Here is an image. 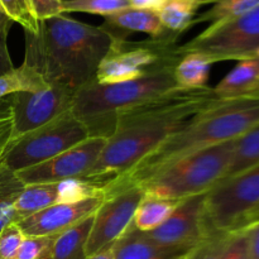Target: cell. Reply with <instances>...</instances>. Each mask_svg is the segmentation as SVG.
I'll return each mask as SVG.
<instances>
[{"label":"cell","instance_id":"obj_25","mask_svg":"<svg viewBox=\"0 0 259 259\" xmlns=\"http://www.w3.org/2000/svg\"><path fill=\"white\" fill-rule=\"evenodd\" d=\"M257 8H259V0H219L214 3L211 9L195 18L192 20V25L204 22H210L211 24L225 22L242 17Z\"/></svg>","mask_w":259,"mask_h":259},{"label":"cell","instance_id":"obj_33","mask_svg":"<svg viewBox=\"0 0 259 259\" xmlns=\"http://www.w3.org/2000/svg\"><path fill=\"white\" fill-rule=\"evenodd\" d=\"M39 22L63 14V0H29Z\"/></svg>","mask_w":259,"mask_h":259},{"label":"cell","instance_id":"obj_12","mask_svg":"<svg viewBox=\"0 0 259 259\" xmlns=\"http://www.w3.org/2000/svg\"><path fill=\"white\" fill-rule=\"evenodd\" d=\"M106 141L104 137H90L53 158L14 175L23 186L86 177L100 157Z\"/></svg>","mask_w":259,"mask_h":259},{"label":"cell","instance_id":"obj_21","mask_svg":"<svg viewBox=\"0 0 259 259\" xmlns=\"http://www.w3.org/2000/svg\"><path fill=\"white\" fill-rule=\"evenodd\" d=\"M212 65V61L206 56L200 53H187L182 56L175 67V80L180 88H204L207 86L210 68Z\"/></svg>","mask_w":259,"mask_h":259},{"label":"cell","instance_id":"obj_4","mask_svg":"<svg viewBox=\"0 0 259 259\" xmlns=\"http://www.w3.org/2000/svg\"><path fill=\"white\" fill-rule=\"evenodd\" d=\"M176 66H166L125 82L101 85L91 81L76 91L71 111L85 124L91 137L108 139L113 134L119 111L180 88L174 75Z\"/></svg>","mask_w":259,"mask_h":259},{"label":"cell","instance_id":"obj_11","mask_svg":"<svg viewBox=\"0 0 259 259\" xmlns=\"http://www.w3.org/2000/svg\"><path fill=\"white\" fill-rule=\"evenodd\" d=\"M75 90L61 83L38 91H23L10 95L13 109V139L45 125L71 110Z\"/></svg>","mask_w":259,"mask_h":259},{"label":"cell","instance_id":"obj_1","mask_svg":"<svg viewBox=\"0 0 259 259\" xmlns=\"http://www.w3.org/2000/svg\"><path fill=\"white\" fill-rule=\"evenodd\" d=\"M218 99L209 86L177 88L119 111L113 134L86 177L113 182Z\"/></svg>","mask_w":259,"mask_h":259},{"label":"cell","instance_id":"obj_39","mask_svg":"<svg viewBox=\"0 0 259 259\" xmlns=\"http://www.w3.org/2000/svg\"><path fill=\"white\" fill-rule=\"evenodd\" d=\"M8 23H13V22L9 19V18L7 17V15L4 14V12H3V10L0 9V27H3V25L8 24Z\"/></svg>","mask_w":259,"mask_h":259},{"label":"cell","instance_id":"obj_9","mask_svg":"<svg viewBox=\"0 0 259 259\" xmlns=\"http://www.w3.org/2000/svg\"><path fill=\"white\" fill-rule=\"evenodd\" d=\"M258 202L259 164L218 182L204 201V224L209 235L232 232L238 220Z\"/></svg>","mask_w":259,"mask_h":259},{"label":"cell","instance_id":"obj_3","mask_svg":"<svg viewBox=\"0 0 259 259\" xmlns=\"http://www.w3.org/2000/svg\"><path fill=\"white\" fill-rule=\"evenodd\" d=\"M259 124L258 99H218L192 116L106 190L139 185L171 164L217 144L234 141Z\"/></svg>","mask_w":259,"mask_h":259},{"label":"cell","instance_id":"obj_28","mask_svg":"<svg viewBox=\"0 0 259 259\" xmlns=\"http://www.w3.org/2000/svg\"><path fill=\"white\" fill-rule=\"evenodd\" d=\"M57 235L25 237L13 259H45L51 257L53 243Z\"/></svg>","mask_w":259,"mask_h":259},{"label":"cell","instance_id":"obj_10","mask_svg":"<svg viewBox=\"0 0 259 259\" xmlns=\"http://www.w3.org/2000/svg\"><path fill=\"white\" fill-rule=\"evenodd\" d=\"M144 195V190L138 185L106 190L105 199L94 215L85 248L86 257L110 247L124 234Z\"/></svg>","mask_w":259,"mask_h":259},{"label":"cell","instance_id":"obj_26","mask_svg":"<svg viewBox=\"0 0 259 259\" xmlns=\"http://www.w3.org/2000/svg\"><path fill=\"white\" fill-rule=\"evenodd\" d=\"M0 9L12 20L24 28V32L35 34L40 22L37 19L29 0H0Z\"/></svg>","mask_w":259,"mask_h":259},{"label":"cell","instance_id":"obj_23","mask_svg":"<svg viewBox=\"0 0 259 259\" xmlns=\"http://www.w3.org/2000/svg\"><path fill=\"white\" fill-rule=\"evenodd\" d=\"M180 201L144 195L133 218V224L141 232H151L166 222Z\"/></svg>","mask_w":259,"mask_h":259},{"label":"cell","instance_id":"obj_15","mask_svg":"<svg viewBox=\"0 0 259 259\" xmlns=\"http://www.w3.org/2000/svg\"><path fill=\"white\" fill-rule=\"evenodd\" d=\"M105 194L72 202H61L18 222L25 237L58 235L93 215L105 199Z\"/></svg>","mask_w":259,"mask_h":259},{"label":"cell","instance_id":"obj_22","mask_svg":"<svg viewBox=\"0 0 259 259\" xmlns=\"http://www.w3.org/2000/svg\"><path fill=\"white\" fill-rule=\"evenodd\" d=\"M200 7L196 0H164L156 12L163 27L168 32L180 35L191 27Z\"/></svg>","mask_w":259,"mask_h":259},{"label":"cell","instance_id":"obj_30","mask_svg":"<svg viewBox=\"0 0 259 259\" xmlns=\"http://www.w3.org/2000/svg\"><path fill=\"white\" fill-rule=\"evenodd\" d=\"M25 235L17 223L7 225L0 232V259H13Z\"/></svg>","mask_w":259,"mask_h":259},{"label":"cell","instance_id":"obj_41","mask_svg":"<svg viewBox=\"0 0 259 259\" xmlns=\"http://www.w3.org/2000/svg\"><path fill=\"white\" fill-rule=\"evenodd\" d=\"M191 252H192V250H190L189 253H186V254L182 255V257H180V258H177V259H191Z\"/></svg>","mask_w":259,"mask_h":259},{"label":"cell","instance_id":"obj_2","mask_svg":"<svg viewBox=\"0 0 259 259\" xmlns=\"http://www.w3.org/2000/svg\"><path fill=\"white\" fill-rule=\"evenodd\" d=\"M116 38L104 25L94 27L61 14L40 22L35 34L25 32L24 62L48 83L77 91L95 80L96 71Z\"/></svg>","mask_w":259,"mask_h":259},{"label":"cell","instance_id":"obj_20","mask_svg":"<svg viewBox=\"0 0 259 259\" xmlns=\"http://www.w3.org/2000/svg\"><path fill=\"white\" fill-rule=\"evenodd\" d=\"M48 86L50 83L39 71L23 62L19 67H14L10 72L0 76V99L23 91L43 90Z\"/></svg>","mask_w":259,"mask_h":259},{"label":"cell","instance_id":"obj_32","mask_svg":"<svg viewBox=\"0 0 259 259\" xmlns=\"http://www.w3.org/2000/svg\"><path fill=\"white\" fill-rule=\"evenodd\" d=\"M222 259H252L249 252V243H248L244 230L232 232Z\"/></svg>","mask_w":259,"mask_h":259},{"label":"cell","instance_id":"obj_34","mask_svg":"<svg viewBox=\"0 0 259 259\" xmlns=\"http://www.w3.org/2000/svg\"><path fill=\"white\" fill-rule=\"evenodd\" d=\"M12 24L13 23H8V24L0 27V76L14 70V65L12 62L7 45L8 33H9Z\"/></svg>","mask_w":259,"mask_h":259},{"label":"cell","instance_id":"obj_6","mask_svg":"<svg viewBox=\"0 0 259 259\" xmlns=\"http://www.w3.org/2000/svg\"><path fill=\"white\" fill-rule=\"evenodd\" d=\"M90 137L85 124L68 110L45 125L13 139L5 149L2 166L15 174L43 163Z\"/></svg>","mask_w":259,"mask_h":259},{"label":"cell","instance_id":"obj_29","mask_svg":"<svg viewBox=\"0 0 259 259\" xmlns=\"http://www.w3.org/2000/svg\"><path fill=\"white\" fill-rule=\"evenodd\" d=\"M232 232L214 233L191 252V259H222Z\"/></svg>","mask_w":259,"mask_h":259},{"label":"cell","instance_id":"obj_16","mask_svg":"<svg viewBox=\"0 0 259 259\" xmlns=\"http://www.w3.org/2000/svg\"><path fill=\"white\" fill-rule=\"evenodd\" d=\"M192 250V249H191ZM190 250L161 247L134 227L133 222L114 243L115 259H177Z\"/></svg>","mask_w":259,"mask_h":259},{"label":"cell","instance_id":"obj_43","mask_svg":"<svg viewBox=\"0 0 259 259\" xmlns=\"http://www.w3.org/2000/svg\"><path fill=\"white\" fill-rule=\"evenodd\" d=\"M45 259H51V257H48V258H45Z\"/></svg>","mask_w":259,"mask_h":259},{"label":"cell","instance_id":"obj_13","mask_svg":"<svg viewBox=\"0 0 259 259\" xmlns=\"http://www.w3.org/2000/svg\"><path fill=\"white\" fill-rule=\"evenodd\" d=\"M110 182L104 180L78 177L52 184L28 185L23 187L14 202L15 223L29 215L61 202H72L105 194Z\"/></svg>","mask_w":259,"mask_h":259},{"label":"cell","instance_id":"obj_36","mask_svg":"<svg viewBox=\"0 0 259 259\" xmlns=\"http://www.w3.org/2000/svg\"><path fill=\"white\" fill-rule=\"evenodd\" d=\"M242 230H244L245 235H247L248 238L250 258L259 259V223Z\"/></svg>","mask_w":259,"mask_h":259},{"label":"cell","instance_id":"obj_24","mask_svg":"<svg viewBox=\"0 0 259 259\" xmlns=\"http://www.w3.org/2000/svg\"><path fill=\"white\" fill-rule=\"evenodd\" d=\"M257 164H259V124L235 141L232 162L223 180L242 174Z\"/></svg>","mask_w":259,"mask_h":259},{"label":"cell","instance_id":"obj_17","mask_svg":"<svg viewBox=\"0 0 259 259\" xmlns=\"http://www.w3.org/2000/svg\"><path fill=\"white\" fill-rule=\"evenodd\" d=\"M220 99L259 98V53L237 66L214 88Z\"/></svg>","mask_w":259,"mask_h":259},{"label":"cell","instance_id":"obj_5","mask_svg":"<svg viewBox=\"0 0 259 259\" xmlns=\"http://www.w3.org/2000/svg\"><path fill=\"white\" fill-rule=\"evenodd\" d=\"M235 141L224 142L196 152L139 184L144 194L181 201L206 194L224 179L234 153Z\"/></svg>","mask_w":259,"mask_h":259},{"label":"cell","instance_id":"obj_19","mask_svg":"<svg viewBox=\"0 0 259 259\" xmlns=\"http://www.w3.org/2000/svg\"><path fill=\"white\" fill-rule=\"evenodd\" d=\"M93 215L57 235L51 250V259H85L86 243L94 222Z\"/></svg>","mask_w":259,"mask_h":259},{"label":"cell","instance_id":"obj_14","mask_svg":"<svg viewBox=\"0 0 259 259\" xmlns=\"http://www.w3.org/2000/svg\"><path fill=\"white\" fill-rule=\"evenodd\" d=\"M206 194L181 200L168 219L151 232H143L148 239L161 247L191 250L210 237L204 224V201Z\"/></svg>","mask_w":259,"mask_h":259},{"label":"cell","instance_id":"obj_40","mask_svg":"<svg viewBox=\"0 0 259 259\" xmlns=\"http://www.w3.org/2000/svg\"><path fill=\"white\" fill-rule=\"evenodd\" d=\"M196 2H199L200 5H205V4H210V3L214 4V3L219 2V0H196Z\"/></svg>","mask_w":259,"mask_h":259},{"label":"cell","instance_id":"obj_31","mask_svg":"<svg viewBox=\"0 0 259 259\" xmlns=\"http://www.w3.org/2000/svg\"><path fill=\"white\" fill-rule=\"evenodd\" d=\"M13 137V109L10 98L0 99V161Z\"/></svg>","mask_w":259,"mask_h":259},{"label":"cell","instance_id":"obj_37","mask_svg":"<svg viewBox=\"0 0 259 259\" xmlns=\"http://www.w3.org/2000/svg\"><path fill=\"white\" fill-rule=\"evenodd\" d=\"M164 0H128V5L134 9L157 10Z\"/></svg>","mask_w":259,"mask_h":259},{"label":"cell","instance_id":"obj_27","mask_svg":"<svg viewBox=\"0 0 259 259\" xmlns=\"http://www.w3.org/2000/svg\"><path fill=\"white\" fill-rule=\"evenodd\" d=\"M128 7V0H63V14L80 12L108 17Z\"/></svg>","mask_w":259,"mask_h":259},{"label":"cell","instance_id":"obj_7","mask_svg":"<svg viewBox=\"0 0 259 259\" xmlns=\"http://www.w3.org/2000/svg\"><path fill=\"white\" fill-rule=\"evenodd\" d=\"M177 37L169 34L141 42L116 38L101 61L94 81L101 85L125 82L144 77L166 66L177 65L182 58L177 52Z\"/></svg>","mask_w":259,"mask_h":259},{"label":"cell","instance_id":"obj_18","mask_svg":"<svg viewBox=\"0 0 259 259\" xmlns=\"http://www.w3.org/2000/svg\"><path fill=\"white\" fill-rule=\"evenodd\" d=\"M104 18H105L104 27L118 35H121L119 34V30L147 33L151 35V38H162L174 34L163 27L156 10L134 9L128 7Z\"/></svg>","mask_w":259,"mask_h":259},{"label":"cell","instance_id":"obj_38","mask_svg":"<svg viewBox=\"0 0 259 259\" xmlns=\"http://www.w3.org/2000/svg\"><path fill=\"white\" fill-rule=\"evenodd\" d=\"M85 259H115V257H114V244L95 253V254L88 255Z\"/></svg>","mask_w":259,"mask_h":259},{"label":"cell","instance_id":"obj_35","mask_svg":"<svg viewBox=\"0 0 259 259\" xmlns=\"http://www.w3.org/2000/svg\"><path fill=\"white\" fill-rule=\"evenodd\" d=\"M259 223V202L255 206H253L252 209L248 210L242 218L237 222V224L234 225L232 232H237V230L245 229L248 227H252V225L258 224Z\"/></svg>","mask_w":259,"mask_h":259},{"label":"cell","instance_id":"obj_8","mask_svg":"<svg viewBox=\"0 0 259 259\" xmlns=\"http://www.w3.org/2000/svg\"><path fill=\"white\" fill-rule=\"evenodd\" d=\"M179 55L200 53L212 61H243L259 53V8L234 19L210 24L199 35L177 46Z\"/></svg>","mask_w":259,"mask_h":259},{"label":"cell","instance_id":"obj_42","mask_svg":"<svg viewBox=\"0 0 259 259\" xmlns=\"http://www.w3.org/2000/svg\"><path fill=\"white\" fill-rule=\"evenodd\" d=\"M0 168H2V161H0Z\"/></svg>","mask_w":259,"mask_h":259}]
</instances>
